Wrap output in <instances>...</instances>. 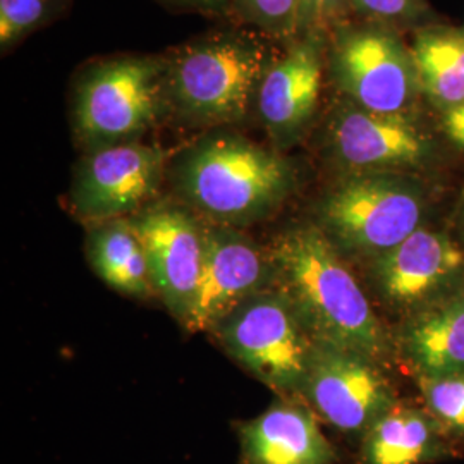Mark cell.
<instances>
[{"instance_id": "6da1fadb", "label": "cell", "mask_w": 464, "mask_h": 464, "mask_svg": "<svg viewBox=\"0 0 464 464\" xmlns=\"http://www.w3.org/2000/svg\"><path fill=\"white\" fill-rule=\"evenodd\" d=\"M274 287L298 314L315 343L351 349L381 363L391 351L389 335L363 287L316 226L279 234L268 248Z\"/></svg>"}, {"instance_id": "7a4b0ae2", "label": "cell", "mask_w": 464, "mask_h": 464, "mask_svg": "<svg viewBox=\"0 0 464 464\" xmlns=\"http://www.w3.org/2000/svg\"><path fill=\"white\" fill-rule=\"evenodd\" d=\"M174 181L199 214L237 227L272 216L293 193L296 172L277 151L239 134L218 133L184 151Z\"/></svg>"}, {"instance_id": "3957f363", "label": "cell", "mask_w": 464, "mask_h": 464, "mask_svg": "<svg viewBox=\"0 0 464 464\" xmlns=\"http://www.w3.org/2000/svg\"><path fill=\"white\" fill-rule=\"evenodd\" d=\"M270 49L253 34H205L166 57L167 111L189 126H226L256 107L272 64Z\"/></svg>"}, {"instance_id": "277c9868", "label": "cell", "mask_w": 464, "mask_h": 464, "mask_svg": "<svg viewBox=\"0 0 464 464\" xmlns=\"http://www.w3.org/2000/svg\"><path fill=\"white\" fill-rule=\"evenodd\" d=\"M166 57L121 55L80 72L71 103L74 138L86 151L138 141L167 112Z\"/></svg>"}, {"instance_id": "5b68a950", "label": "cell", "mask_w": 464, "mask_h": 464, "mask_svg": "<svg viewBox=\"0 0 464 464\" xmlns=\"http://www.w3.org/2000/svg\"><path fill=\"white\" fill-rule=\"evenodd\" d=\"M425 201L396 172H353L316 208V227L341 255L372 262L421 227Z\"/></svg>"}, {"instance_id": "8992f818", "label": "cell", "mask_w": 464, "mask_h": 464, "mask_svg": "<svg viewBox=\"0 0 464 464\" xmlns=\"http://www.w3.org/2000/svg\"><path fill=\"white\" fill-rule=\"evenodd\" d=\"M210 334L253 377L284 398L299 399L315 341L279 289L245 301Z\"/></svg>"}, {"instance_id": "52a82bcc", "label": "cell", "mask_w": 464, "mask_h": 464, "mask_svg": "<svg viewBox=\"0 0 464 464\" xmlns=\"http://www.w3.org/2000/svg\"><path fill=\"white\" fill-rule=\"evenodd\" d=\"M299 401L332 429L360 439L398 402L381 363L325 343H315Z\"/></svg>"}, {"instance_id": "ba28073f", "label": "cell", "mask_w": 464, "mask_h": 464, "mask_svg": "<svg viewBox=\"0 0 464 464\" xmlns=\"http://www.w3.org/2000/svg\"><path fill=\"white\" fill-rule=\"evenodd\" d=\"M166 166L164 150L140 141L90 151L74 172L71 208L90 224L128 218L159 193Z\"/></svg>"}, {"instance_id": "9c48e42d", "label": "cell", "mask_w": 464, "mask_h": 464, "mask_svg": "<svg viewBox=\"0 0 464 464\" xmlns=\"http://www.w3.org/2000/svg\"><path fill=\"white\" fill-rule=\"evenodd\" d=\"M332 72L354 105L379 114H406L420 90L411 50L379 28L341 34L332 50Z\"/></svg>"}, {"instance_id": "30bf717a", "label": "cell", "mask_w": 464, "mask_h": 464, "mask_svg": "<svg viewBox=\"0 0 464 464\" xmlns=\"http://www.w3.org/2000/svg\"><path fill=\"white\" fill-rule=\"evenodd\" d=\"M274 287L268 249L231 226H205V260L183 325L212 332L249 298Z\"/></svg>"}, {"instance_id": "8fae6325", "label": "cell", "mask_w": 464, "mask_h": 464, "mask_svg": "<svg viewBox=\"0 0 464 464\" xmlns=\"http://www.w3.org/2000/svg\"><path fill=\"white\" fill-rule=\"evenodd\" d=\"M368 264L375 295L389 308L411 315L450 298L464 279L461 248L446 234L425 227Z\"/></svg>"}, {"instance_id": "7c38bea8", "label": "cell", "mask_w": 464, "mask_h": 464, "mask_svg": "<svg viewBox=\"0 0 464 464\" xmlns=\"http://www.w3.org/2000/svg\"><path fill=\"white\" fill-rule=\"evenodd\" d=\"M131 222L147 253L155 293L184 322L205 260V226L170 205L151 207Z\"/></svg>"}, {"instance_id": "4fadbf2b", "label": "cell", "mask_w": 464, "mask_h": 464, "mask_svg": "<svg viewBox=\"0 0 464 464\" xmlns=\"http://www.w3.org/2000/svg\"><path fill=\"white\" fill-rule=\"evenodd\" d=\"M329 145L349 174L396 172L421 166L430 155L429 138L406 114H379L353 102L332 117Z\"/></svg>"}, {"instance_id": "5bb4252c", "label": "cell", "mask_w": 464, "mask_h": 464, "mask_svg": "<svg viewBox=\"0 0 464 464\" xmlns=\"http://www.w3.org/2000/svg\"><path fill=\"white\" fill-rule=\"evenodd\" d=\"M322 86L320 50L312 38L293 42L266 69L256 97V114L277 149L299 141L315 116Z\"/></svg>"}, {"instance_id": "9a60e30c", "label": "cell", "mask_w": 464, "mask_h": 464, "mask_svg": "<svg viewBox=\"0 0 464 464\" xmlns=\"http://www.w3.org/2000/svg\"><path fill=\"white\" fill-rule=\"evenodd\" d=\"M243 464H334L335 452L316 415L285 398L239 425Z\"/></svg>"}, {"instance_id": "2e32d148", "label": "cell", "mask_w": 464, "mask_h": 464, "mask_svg": "<svg viewBox=\"0 0 464 464\" xmlns=\"http://www.w3.org/2000/svg\"><path fill=\"white\" fill-rule=\"evenodd\" d=\"M449 454L448 433L427 410L396 402L362 439L358 464H429Z\"/></svg>"}, {"instance_id": "e0dca14e", "label": "cell", "mask_w": 464, "mask_h": 464, "mask_svg": "<svg viewBox=\"0 0 464 464\" xmlns=\"http://www.w3.org/2000/svg\"><path fill=\"white\" fill-rule=\"evenodd\" d=\"M401 346L420 377L464 373V295L411 315Z\"/></svg>"}, {"instance_id": "ac0fdd59", "label": "cell", "mask_w": 464, "mask_h": 464, "mask_svg": "<svg viewBox=\"0 0 464 464\" xmlns=\"http://www.w3.org/2000/svg\"><path fill=\"white\" fill-rule=\"evenodd\" d=\"M86 249L95 274L117 293L140 299L157 295L147 253L131 218L93 224Z\"/></svg>"}, {"instance_id": "d6986e66", "label": "cell", "mask_w": 464, "mask_h": 464, "mask_svg": "<svg viewBox=\"0 0 464 464\" xmlns=\"http://www.w3.org/2000/svg\"><path fill=\"white\" fill-rule=\"evenodd\" d=\"M420 86L433 105L448 112L464 102V34L427 30L411 49Z\"/></svg>"}, {"instance_id": "ffe728a7", "label": "cell", "mask_w": 464, "mask_h": 464, "mask_svg": "<svg viewBox=\"0 0 464 464\" xmlns=\"http://www.w3.org/2000/svg\"><path fill=\"white\" fill-rule=\"evenodd\" d=\"M427 411L448 435L464 437V373L420 377Z\"/></svg>"}, {"instance_id": "44dd1931", "label": "cell", "mask_w": 464, "mask_h": 464, "mask_svg": "<svg viewBox=\"0 0 464 464\" xmlns=\"http://www.w3.org/2000/svg\"><path fill=\"white\" fill-rule=\"evenodd\" d=\"M237 11L264 34L282 40H298L299 0H234Z\"/></svg>"}, {"instance_id": "7402d4cb", "label": "cell", "mask_w": 464, "mask_h": 464, "mask_svg": "<svg viewBox=\"0 0 464 464\" xmlns=\"http://www.w3.org/2000/svg\"><path fill=\"white\" fill-rule=\"evenodd\" d=\"M53 0H0V49L5 53L26 34L40 28L52 13Z\"/></svg>"}, {"instance_id": "603a6c76", "label": "cell", "mask_w": 464, "mask_h": 464, "mask_svg": "<svg viewBox=\"0 0 464 464\" xmlns=\"http://www.w3.org/2000/svg\"><path fill=\"white\" fill-rule=\"evenodd\" d=\"M360 14L377 21H401L420 14V0H346Z\"/></svg>"}, {"instance_id": "cb8c5ba5", "label": "cell", "mask_w": 464, "mask_h": 464, "mask_svg": "<svg viewBox=\"0 0 464 464\" xmlns=\"http://www.w3.org/2000/svg\"><path fill=\"white\" fill-rule=\"evenodd\" d=\"M346 0H299L298 40L301 34H318L339 14Z\"/></svg>"}, {"instance_id": "d4e9b609", "label": "cell", "mask_w": 464, "mask_h": 464, "mask_svg": "<svg viewBox=\"0 0 464 464\" xmlns=\"http://www.w3.org/2000/svg\"><path fill=\"white\" fill-rule=\"evenodd\" d=\"M442 124L449 138L464 150V102L461 105L444 112Z\"/></svg>"}, {"instance_id": "484cf974", "label": "cell", "mask_w": 464, "mask_h": 464, "mask_svg": "<svg viewBox=\"0 0 464 464\" xmlns=\"http://www.w3.org/2000/svg\"><path fill=\"white\" fill-rule=\"evenodd\" d=\"M169 7L184 9V11H198V13H220L232 0H160Z\"/></svg>"}]
</instances>
